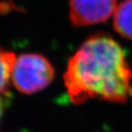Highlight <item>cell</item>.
<instances>
[{"label":"cell","instance_id":"1","mask_svg":"<svg viewBox=\"0 0 132 132\" xmlns=\"http://www.w3.org/2000/svg\"><path fill=\"white\" fill-rule=\"evenodd\" d=\"M64 78L75 104L94 98L121 102L127 98L132 71L119 45L109 36L97 34L71 57Z\"/></svg>","mask_w":132,"mask_h":132},{"label":"cell","instance_id":"4","mask_svg":"<svg viewBox=\"0 0 132 132\" xmlns=\"http://www.w3.org/2000/svg\"><path fill=\"white\" fill-rule=\"evenodd\" d=\"M113 26L123 38L132 40V0H125L113 14Z\"/></svg>","mask_w":132,"mask_h":132},{"label":"cell","instance_id":"2","mask_svg":"<svg viewBox=\"0 0 132 132\" xmlns=\"http://www.w3.org/2000/svg\"><path fill=\"white\" fill-rule=\"evenodd\" d=\"M54 68L44 56L25 53L16 57L11 75V83L18 91L32 94L43 90L54 78Z\"/></svg>","mask_w":132,"mask_h":132},{"label":"cell","instance_id":"5","mask_svg":"<svg viewBox=\"0 0 132 132\" xmlns=\"http://www.w3.org/2000/svg\"><path fill=\"white\" fill-rule=\"evenodd\" d=\"M16 57L13 52H7L0 48V96L7 95L10 84L11 82V75Z\"/></svg>","mask_w":132,"mask_h":132},{"label":"cell","instance_id":"3","mask_svg":"<svg viewBox=\"0 0 132 132\" xmlns=\"http://www.w3.org/2000/svg\"><path fill=\"white\" fill-rule=\"evenodd\" d=\"M117 6V0H70V21L78 27L105 22Z\"/></svg>","mask_w":132,"mask_h":132},{"label":"cell","instance_id":"6","mask_svg":"<svg viewBox=\"0 0 132 132\" xmlns=\"http://www.w3.org/2000/svg\"><path fill=\"white\" fill-rule=\"evenodd\" d=\"M4 101H3V98L0 96V120H1V118H2L3 113H4Z\"/></svg>","mask_w":132,"mask_h":132}]
</instances>
